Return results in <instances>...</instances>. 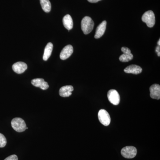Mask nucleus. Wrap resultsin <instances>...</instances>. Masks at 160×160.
I'll list each match as a JSON object with an SVG mask.
<instances>
[{
  "instance_id": "nucleus-1",
  "label": "nucleus",
  "mask_w": 160,
  "mask_h": 160,
  "mask_svg": "<svg viewBox=\"0 0 160 160\" xmlns=\"http://www.w3.org/2000/svg\"><path fill=\"white\" fill-rule=\"evenodd\" d=\"M94 26V22L89 17H85L82 20L81 27L83 33L85 34L90 33L93 29Z\"/></svg>"
},
{
  "instance_id": "nucleus-2",
  "label": "nucleus",
  "mask_w": 160,
  "mask_h": 160,
  "mask_svg": "<svg viewBox=\"0 0 160 160\" xmlns=\"http://www.w3.org/2000/svg\"><path fill=\"white\" fill-rule=\"evenodd\" d=\"M11 126L18 132H22L26 130V128L25 121L19 118H14L12 120Z\"/></svg>"
},
{
  "instance_id": "nucleus-3",
  "label": "nucleus",
  "mask_w": 160,
  "mask_h": 160,
  "mask_svg": "<svg viewBox=\"0 0 160 160\" xmlns=\"http://www.w3.org/2000/svg\"><path fill=\"white\" fill-rule=\"evenodd\" d=\"M142 21L146 23V25L149 28L153 27L155 24V17L154 12L151 10L145 12L142 18Z\"/></svg>"
},
{
  "instance_id": "nucleus-4",
  "label": "nucleus",
  "mask_w": 160,
  "mask_h": 160,
  "mask_svg": "<svg viewBox=\"0 0 160 160\" xmlns=\"http://www.w3.org/2000/svg\"><path fill=\"white\" fill-rule=\"evenodd\" d=\"M121 154L126 158H133L137 154V149L134 146H126L121 150Z\"/></svg>"
},
{
  "instance_id": "nucleus-5",
  "label": "nucleus",
  "mask_w": 160,
  "mask_h": 160,
  "mask_svg": "<svg viewBox=\"0 0 160 160\" xmlns=\"http://www.w3.org/2000/svg\"><path fill=\"white\" fill-rule=\"evenodd\" d=\"M98 118L100 122L105 126H108L111 122L110 115L105 109H101L98 113Z\"/></svg>"
},
{
  "instance_id": "nucleus-6",
  "label": "nucleus",
  "mask_w": 160,
  "mask_h": 160,
  "mask_svg": "<svg viewBox=\"0 0 160 160\" xmlns=\"http://www.w3.org/2000/svg\"><path fill=\"white\" fill-rule=\"evenodd\" d=\"M108 100L110 103L114 105H118L120 102V97L118 92L115 89H110L108 92Z\"/></svg>"
},
{
  "instance_id": "nucleus-7",
  "label": "nucleus",
  "mask_w": 160,
  "mask_h": 160,
  "mask_svg": "<svg viewBox=\"0 0 160 160\" xmlns=\"http://www.w3.org/2000/svg\"><path fill=\"white\" fill-rule=\"evenodd\" d=\"M122 51L123 54L120 56L119 60L123 62H126L131 61L133 59V55L131 53V50L127 47H123L122 48Z\"/></svg>"
},
{
  "instance_id": "nucleus-8",
  "label": "nucleus",
  "mask_w": 160,
  "mask_h": 160,
  "mask_svg": "<svg viewBox=\"0 0 160 160\" xmlns=\"http://www.w3.org/2000/svg\"><path fill=\"white\" fill-rule=\"evenodd\" d=\"M73 49L71 45H67L65 46L61 51L60 57L61 59L65 60L69 58L73 53Z\"/></svg>"
},
{
  "instance_id": "nucleus-9",
  "label": "nucleus",
  "mask_w": 160,
  "mask_h": 160,
  "mask_svg": "<svg viewBox=\"0 0 160 160\" xmlns=\"http://www.w3.org/2000/svg\"><path fill=\"white\" fill-rule=\"evenodd\" d=\"M150 96L152 99L159 100L160 98V86L158 84H153L150 86Z\"/></svg>"
},
{
  "instance_id": "nucleus-10",
  "label": "nucleus",
  "mask_w": 160,
  "mask_h": 160,
  "mask_svg": "<svg viewBox=\"0 0 160 160\" xmlns=\"http://www.w3.org/2000/svg\"><path fill=\"white\" fill-rule=\"evenodd\" d=\"M31 83L35 87H39L42 90H46L49 88V86L47 82L42 78H36L31 81Z\"/></svg>"
},
{
  "instance_id": "nucleus-11",
  "label": "nucleus",
  "mask_w": 160,
  "mask_h": 160,
  "mask_svg": "<svg viewBox=\"0 0 160 160\" xmlns=\"http://www.w3.org/2000/svg\"><path fill=\"white\" fill-rule=\"evenodd\" d=\"M12 69L18 74H21L27 69V65L23 62H18L12 65Z\"/></svg>"
},
{
  "instance_id": "nucleus-12",
  "label": "nucleus",
  "mask_w": 160,
  "mask_h": 160,
  "mask_svg": "<svg viewBox=\"0 0 160 160\" xmlns=\"http://www.w3.org/2000/svg\"><path fill=\"white\" fill-rule=\"evenodd\" d=\"M73 91V87L72 86H66L60 88L59 95L62 97H69L72 95V92Z\"/></svg>"
},
{
  "instance_id": "nucleus-13",
  "label": "nucleus",
  "mask_w": 160,
  "mask_h": 160,
  "mask_svg": "<svg viewBox=\"0 0 160 160\" xmlns=\"http://www.w3.org/2000/svg\"><path fill=\"white\" fill-rule=\"evenodd\" d=\"M106 21H104L98 26L94 36V38L96 39L99 38L104 35L106 30Z\"/></svg>"
},
{
  "instance_id": "nucleus-14",
  "label": "nucleus",
  "mask_w": 160,
  "mask_h": 160,
  "mask_svg": "<svg viewBox=\"0 0 160 160\" xmlns=\"http://www.w3.org/2000/svg\"><path fill=\"white\" fill-rule=\"evenodd\" d=\"M142 69L140 66L137 65H132L128 66L124 69V72L127 73H132L134 74H138L141 73Z\"/></svg>"
},
{
  "instance_id": "nucleus-15",
  "label": "nucleus",
  "mask_w": 160,
  "mask_h": 160,
  "mask_svg": "<svg viewBox=\"0 0 160 160\" xmlns=\"http://www.w3.org/2000/svg\"><path fill=\"white\" fill-rule=\"evenodd\" d=\"M63 23L64 27L68 30H71L73 27V21L71 16L66 15L63 18Z\"/></svg>"
},
{
  "instance_id": "nucleus-16",
  "label": "nucleus",
  "mask_w": 160,
  "mask_h": 160,
  "mask_svg": "<svg viewBox=\"0 0 160 160\" xmlns=\"http://www.w3.org/2000/svg\"><path fill=\"white\" fill-rule=\"evenodd\" d=\"M53 49V45L51 42L48 43L45 47L44 50V55L43 59L44 61H47L51 56Z\"/></svg>"
},
{
  "instance_id": "nucleus-17",
  "label": "nucleus",
  "mask_w": 160,
  "mask_h": 160,
  "mask_svg": "<svg viewBox=\"0 0 160 160\" xmlns=\"http://www.w3.org/2000/svg\"><path fill=\"white\" fill-rule=\"evenodd\" d=\"M42 9L46 12H49L51 9V4L49 0H40Z\"/></svg>"
},
{
  "instance_id": "nucleus-18",
  "label": "nucleus",
  "mask_w": 160,
  "mask_h": 160,
  "mask_svg": "<svg viewBox=\"0 0 160 160\" xmlns=\"http://www.w3.org/2000/svg\"><path fill=\"white\" fill-rule=\"evenodd\" d=\"M7 140L5 136L0 133V148H3L6 146Z\"/></svg>"
},
{
  "instance_id": "nucleus-19",
  "label": "nucleus",
  "mask_w": 160,
  "mask_h": 160,
  "mask_svg": "<svg viewBox=\"0 0 160 160\" xmlns=\"http://www.w3.org/2000/svg\"><path fill=\"white\" fill-rule=\"evenodd\" d=\"M4 160H18L17 156L16 155H12L6 158Z\"/></svg>"
},
{
  "instance_id": "nucleus-20",
  "label": "nucleus",
  "mask_w": 160,
  "mask_h": 160,
  "mask_svg": "<svg viewBox=\"0 0 160 160\" xmlns=\"http://www.w3.org/2000/svg\"><path fill=\"white\" fill-rule=\"evenodd\" d=\"M156 52H157L158 56H160V46H158L156 48Z\"/></svg>"
},
{
  "instance_id": "nucleus-21",
  "label": "nucleus",
  "mask_w": 160,
  "mask_h": 160,
  "mask_svg": "<svg viewBox=\"0 0 160 160\" xmlns=\"http://www.w3.org/2000/svg\"><path fill=\"white\" fill-rule=\"evenodd\" d=\"M101 0H88V2L90 3H96Z\"/></svg>"
},
{
  "instance_id": "nucleus-22",
  "label": "nucleus",
  "mask_w": 160,
  "mask_h": 160,
  "mask_svg": "<svg viewBox=\"0 0 160 160\" xmlns=\"http://www.w3.org/2000/svg\"><path fill=\"white\" fill-rule=\"evenodd\" d=\"M158 46H160V39L159 40L158 42Z\"/></svg>"
}]
</instances>
